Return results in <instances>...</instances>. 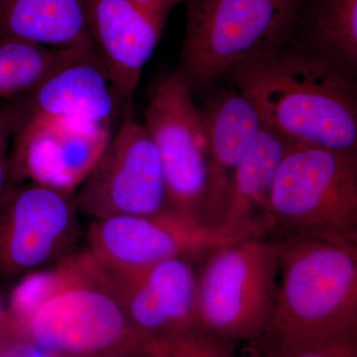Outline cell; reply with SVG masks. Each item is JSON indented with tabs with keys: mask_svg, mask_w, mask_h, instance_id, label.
<instances>
[{
	"mask_svg": "<svg viewBox=\"0 0 357 357\" xmlns=\"http://www.w3.org/2000/svg\"><path fill=\"white\" fill-rule=\"evenodd\" d=\"M112 135L109 126L60 117L27 116L16 109L10 149L13 182L33 181L75 192Z\"/></svg>",
	"mask_w": 357,
	"mask_h": 357,
	"instance_id": "11",
	"label": "cell"
},
{
	"mask_svg": "<svg viewBox=\"0 0 357 357\" xmlns=\"http://www.w3.org/2000/svg\"><path fill=\"white\" fill-rule=\"evenodd\" d=\"M281 243L249 237L211 249L197 272V323L232 342H252L266 330L276 303Z\"/></svg>",
	"mask_w": 357,
	"mask_h": 357,
	"instance_id": "6",
	"label": "cell"
},
{
	"mask_svg": "<svg viewBox=\"0 0 357 357\" xmlns=\"http://www.w3.org/2000/svg\"><path fill=\"white\" fill-rule=\"evenodd\" d=\"M14 100L21 115L60 117L112 128L131 107L119 95L96 48L84 49L38 88Z\"/></svg>",
	"mask_w": 357,
	"mask_h": 357,
	"instance_id": "14",
	"label": "cell"
},
{
	"mask_svg": "<svg viewBox=\"0 0 357 357\" xmlns=\"http://www.w3.org/2000/svg\"><path fill=\"white\" fill-rule=\"evenodd\" d=\"M6 323V307L4 306L3 301H2L1 295H0V337L4 331V326Z\"/></svg>",
	"mask_w": 357,
	"mask_h": 357,
	"instance_id": "22",
	"label": "cell"
},
{
	"mask_svg": "<svg viewBox=\"0 0 357 357\" xmlns=\"http://www.w3.org/2000/svg\"><path fill=\"white\" fill-rule=\"evenodd\" d=\"M203 112L210 145L208 223L215 229L237 167L263 122L253 102L234 88L215 96Z\"/></svg>",
	"mask_w": 357,
	"mask_h": 357,
	"instance_id": "16",
	"label": "cell"
},
{
	"mask_svg": "<svg viewBox=\"0 0 357 357\" xmlns=\"http://www.w3.org/2000/svg\"><path fill=\"white\" fill-rule=\"evenodd\" d=\"M86 25L98 56L124 102L131 105L143 68L167 20L183 0H84Z\"/></svg>",
	"mask_w": 357,
	"mask_h": 357,
	"instance_id": "12",
	"label": "cell"
},
{
	"mask_svg": "<svg viewBox=\"0 0 357 357\" xmlns=\"http://www.w3.org/2000/svg\"><path fill=\"white\" fill-rule=\"evenodd\" d=\"M185 34L176 70L192 93L239 61L294 41L303 0H183Z\"/></svg>",
	"mask_w": 357,
	"mask_h": 357,
	"instance_id": "5",
	"label": "cell"
},
{
	"mask_svg": "<svg viewBox=\"0 0 357 357\" xmlns=\"http://www.w3.org/2000/svg\"><path fill=\"white\" fill-rule=\"evenodd\" d=\"M86 249L105 272L132 273L176 257L202 260L223 243L215 229L170 211L155 215H121L93 220Z\"/></svg>",
	"mask_w": 357,
	"mask_h": 357,
	"instance_id": "10",
	"label": "cell"
},
{
	"mask_svg": "<svg viewBox=\"0 0 357 357\" xmlns=\"http://www.w3.org/2000/svg\"><path fill=\"white\" fill-rule=\"evenodd\" d=\"M75 199L79 215L91 220L166 211L158 151L143 123L133 119L131 107Z\"/></svg>",
	"mask_w": 357,
	"mask_h": 357,
	"instance_id": "9",
	"label": "cell"
},
{
	"mask_svg": "<svg viewBox=\"0 0 357 357\" xmlns=\"http://www.w3.org/2000/svg\"><path fill=\"white\" fill-rule=\"evenodd\" d=\"M14 98L0 102V198L14 184L11 170L10 149L15 126Z\"/></svg>",
	"mask_w": 357,
	"mask_h": 357,
	"instance_id": "21",
	"label": "cell"
},
{
	"mask_svg": "<svg viewBox=\"0 0 357 357\" xmlns=\"http://www.w3.org/2000/svg\"><path fill=\"white\" fill-rule=\"evenodd\" d=\"M197 260L176 257L132 273H107L129 319L151 340L177 337L197 323Z\"/></svg>",
	"mask_w": 357,
	"mask_h": 357,
	"instance_id": "13",
	"label": "cell"
},
{
	"mask_svg": "<svg viewBox=\"0 0 357 357\" xmlns=\"http://www.w3.org/2000/svg\"><path fill=\"white\" fill-rule=\"evenodd\" d=\"M236 342L196 326L177 337L150 340L148 357H230L236 354Z\"/></svg>",
	"mask_w": 357,
	"mask_h": 357,
	"instance_id": "20",
	"label": "cell"
},
{
	"mask_svg": "<svg viewBox=\"0 0 357 357\" xmlns=\"http://www.w3.org/2000/svg\"><path fill=\"white\" fill-rule=\"evenodd\" d=\"M222 77L294 144L357 152L356 77L325 58L290 41L251 54Z\"/></svg>",
	"mask_w": 357,
	"mask_h": 357,
	"instance_id": "2",
	"label": "cell"
},
{
	"mask_svg": "<svg viewBox=\"0 0 357 357\" xmlns=\"http://www.w3.org/2000/svg\"><path fill=\"white\" fill-rule=\"evenodd\" d=\"M52 48H95L84 0H0V39Z\"/></svg>",
	"mask_w": 357,
	"mask_h": 357,
	"instance_id": "17",
	"label": "cell"
},
{
	"mask_svg": "<svg viewBox=\"0 0 357 357\" xmlns=\"http://www.w3.org/2000/svg\"><path fill=\"white\" fill-rule=\"evenodd\" d=\"M151 340L122 307L114 285L88 249L74 276L26 318L7 319L4 342L31 344L40 356H145Z\"/></svg>",
	"mask_w": 357,
	"mask_h": 357,
	"instance_id": "3",
	"label": "cell"
},
{
	"mask_svg": "<svg viewBox=\"0 0 357 357\" xmlns=\"http://www.w3.org/2000/svg\"><path fill=\"white\" fill-rule=\"evenodd\" d=\"M84 49L52 48L22 39H0V102L31 93Z\"/></svg>",
	"mask_w": 357,
	"mask_h": 357,
	"instance_id": "19",
	"label": "cell"
},
{
	"mask_svg": "<svg viewBox=\"0 0 357 357\" xmlns=\"http://www.w3.org/2000/svg\"><path fill=\"white\" fill-rule=\"evenodd\" d=\"M292 144L271 126L262 123L237 167L222 217L215 229L223 243L271 236L270 192L282 160Z\"/></svg>",
	"mask_w": 357,
	"mask_h": 357,
	"instance_id": "15",
	"label": "cell"
},
{
	"mask_svg": "<svg viewBox=\"0 0 357 357\" xmlns=\"http://www.w3.org/2000/svg\"><path fill=\"white\" fill-rule=\"evenodd\" d=\"M271 236L357 245V152L292 144L269 198Z\"/></svg>",
	"mask_w": 357,
	"mask_h": 357,
	"instance_id": "4",
	"label": "cell"
},
{
	"mask_svg": "<svg viewBox=\"0 0 357 357\" xmlns=\"http://www.w3.org/2000/svg\"><path fill=\"white\" fill-rule=\"evenodd\" d=\"M293 40L356 77L357 0H303Z\"/></svg>",
	"mask_w": 357,
	"mask_h": 357,
	"instance_id": "18",
	"label": "cell"
},
{
	"mask_svg": "<svg viewBox=\"0 0 357 357\" xmlns=\"http://www.w3.org/2000/svg\"><path fill=\"white\" fill-rule=\"evenodd\" d=\"M143 126L161 160L166 210L188 222L211 227L206 119L195 103L189 84L175 69L159 77L150 89Z\"/></svg>",
	"mask_w": 357,
	"mask_h": 357,
	"instance_id": "7",
	"label": "cell"
},
{
	"mask_svg": "<svg viewBox=\"0 0 357 357\" xmlns=\"http://www.w3.org/2000/svg\"><path fill=\"white\" fill-rule=\"evenodd\" d=\"M276 238V237H275ZM271 321L249 352L268 357L357 356V245L290 236Z\"/></svg>",
	"mask_w": 357,
	"mask_h": 357,
	"instance_id": "1",
	"label": "cell"
},
{
	"mask_svg": "<svg viewBox=\"0 0 357 357\" xmlns=\"http://www.w3.org/2000/svg\"><path fill=\"white\" fill-rule=\"evenodd\" d=\"M75 192L33 182L14 183L0 198V286L55 266L79 249Z\"/></svg>",
	"mask_w": 357,
	"mask_h": 357,
	"instance_id": "8",
	"label": "cell"
}]
</instances>
